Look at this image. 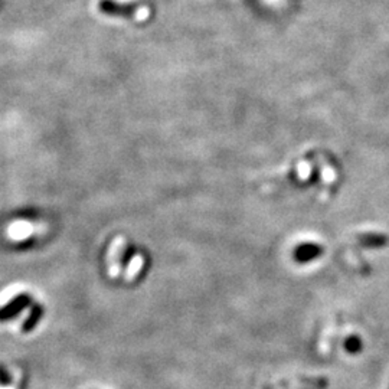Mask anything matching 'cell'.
Returning <instances> with one entry per match:
<instances>
[{
    "label": "cell",
    "mask_w": 389,
    "mask_h": 389,
    "mask_svg": "<svg viewBox=\"0 0 389 389\" xmlns=\"http://www.w3.org/2000/svg\"><path fill=\"white\" fill-rule=\"evenodd\" d=\"M43 314H45V307H43V304H41V303H34V304L29 307V314H28L27 320L23 322V325H22V332H23V333H31V332L38 326V323L42 320Z\"/></svg>",
    "instance_id": "cell-2"
},
{
    "label": "cell",
    "mask_w": 389,
    "mask_h": 389,
    "mask_svg": "<svg viewBox=\"0 0 389 389\" xmlns=\"http://www.w3.org/2000/svg\"><path fill=\"white\" fill-rule=\"evenodd\" d=\"M322 247L319 246H314V244H307V246H302L300 248L296 250L295 253V258L297 262L300 264H304V262H309L314 258H318L322 255Z\"/></svg>",
    "instance_id": "cell-3"
},
{
    "label": "cell",
    "mask_w": 389,
    "mask_h": 389,
    "mask_svg": "<svg viewBox=\"0 0 389 389\" xmlns=\"http://www.w3.org/2000/svg\"><path fill=\"white\" fill-rule=\"evenodd\" d=\"M32 304H34V297L28 293H20L15 296L8 304L0 307V323L10 322L23 310L29 309Z\"/></svg>",
    "instance_id": "cell-1"
}]
</instances>
